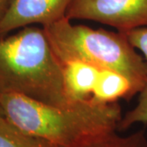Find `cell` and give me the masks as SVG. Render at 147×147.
I'll return each mask as SVG.
<instances>
[{
  "label": "cell",
  "mask_w": 147,
  "mask_h": 147,
  "mask_svg": "<svg viewBox=\"0 0 147 147\" xmlns=\"http://www.w3.org/2000/svg\"><path fill=\"white\" fill-rule=\"evenodd\" d=\"M139 92L137 86L123 74L101 69L90 100L96 103H114L120 99L130 100Z\"/></svg>",
  "instance_id": "7"
},
{
  "label": "cell",
  "mask_w": 147,
  "mask_h": 147,
  "mask_svg": "<svg viewBox=\"0 0 147 147\" xmlns=\"http://www.w3.org/2000/svg\"><path fill=\"white\" fill-rule=\"evenodd\" d=\"M73 0H11L0 19V38L24 27L45 26L66 17Z\"/></svg>",
  "instance_id": "5"
},
{
  "label": "cell",
  "mask_w": 147,
  "mask_h": 147,
  "mask_svg": "<svg viewBox=\"0 0 147 147\" xmlns=\"http://www.w3.org/2000/svg\"><path fill=\"white\" fill-rule=\"evenodd\" d=\"M0 147H56L39 137L21 131L4 116L0 117Z\"/></svg>",
  "instance_id": "8"
},
{
  "label": "cell",
  "mask_w": 147,
  "mask_h": 147,
  "mask_svg": "<svg viewBox=\"0 0 147 147\" xmlns=\"http://www.w3.org/2000/svg\"><path fill=\"white\" fill-rule=\"evenodd\" d=\"M69 20H88L122 33L147 26V0H73Z\"/></svg>",
  "instance_id": "4"
},
{
  "label": "cell",
  "mask_w": 147,
  "mask_h": 147,
  "mask_svg": "<svg viewBox=\"0 0 147 147\" xmlns=\"http://www.w3.org/2000/svg\"><path fill=\"white\" fill-rule=\"evenodd\" d=\"M61 64L65 88L69 100L72 102L90 100L101 69L80 61Z\"/></svg>",
  "instance_id": "6"
},
{
  "label": "cell",
  "mask_w": 147,
  "mask_h": 147,
  "mask_svg": "<svg viewBox=\"0 0 147 147\" xmlns=\"http://www.w3.org/2000/svg\"><path fill=\"white\" fill-rule=\"evenodd\" d=\"M68 147H147V138L145 130L126 137L119 136L114 131Z\"/></svg>",
  "instance_id": "9"
},
{
  "label": "cell",
  "mask_w": 147,
  "mask_h": 147,
  "mask_svg": "<svg viewBox=\"0 0 147 147\" xmlns=\"http://www.w3.org/2000/svg\"><path fill=\"white\" fill-rule=\"evenodd\" d=\"M60 61H80L126 76L142 91L147 82V61L124 33L73 25L65 17L42 26Z\"/></svg>",
  "instance_id": "3"
},
{
  "label": "cell",
  "mask_w": 147,
  "mask_h": 147,
  "mask_svg": "<svg viewBox=\"0 0 147 147\" xmlns=\"http://www.w3.org/2000/svg\"><path fill=\"white\" fill-rule=\"evenodd\" d=\"M139 94L137 105L122 117L118 126L119 131H125L137 123H147V82Z\"/></svg>",
  "instance_id": "10"
},
{
  "label": "cell",
  "mask_w": 147,
  "mask_h": 147,
  "mask_svg": "<svg viewBox=\"0 0 147 147\" xmlns=\"http://www.w3.org/2000/svg\"><path fill=\"white\" fill-rule=\"evenodd\" d=\"M124 34L131 45L142 52L147 61V26L135 29Z\"/></svg>",
  "instance_id": "11"
},
{
  "label": "cell",
  "mask_w": 147,
  "mask_h": 147,
  "mask_svg": "<svg viewBox=\"0 0 147 147\" xmlns=\"http://www.w3.org/2000/svg\"><path fill=\"white\" fill-rule=\"evenodd\" d=\"M0 105L12 124L56 147L71 146L116 131L123 117L118 102L84 100L56 106L21 95L0 94Z\"/></svg>",
  "instance_id": "1"
},
{
  "label": "cell",
  "mask_w": 147,
  "mask_h": 147,
  "mask_svg": "<svg viewBox=\"0 0 147 147\" xmlns=\"http://www.w3.org/2000/svg\"><path fill=\"white\" fill-rule=\"evenodd\" d=\"M2 116H4V115H3V111L2 110V107L0 105V117H2Z\"/></svg>",
  "instance_id": "13"
},
{
  "label": "cell",
  "mask_w": 147,
  "mask_h": 147,
  "mask_svg": "<svg viewBox=\"0 0 147 147\" xmlns=\"http://www.w3.org/2000/svg\"><path fill=\"white\" fill-rule=\"evenodd\" d=\"M0 94L56 106L74 103L65 91L62 64L42 26H29L0 38Z\"/></svg>",
  "instance_id": "2"
},
{
  "label": "cell",
  "mask_w": 147,
  "mask_h": 147,
  "mask_svg": "<svg viewBox=\"0 0 147 147\" xmlns=\"http://www.w3.org/2000/svg\"><path fill=\"white\" fill-rule=\"evenodd\" d=\"M11 0H0V19L4 15L5 11L10 4Z\"/></svg>",
  "instance_id": "12"
}]
</instances>
